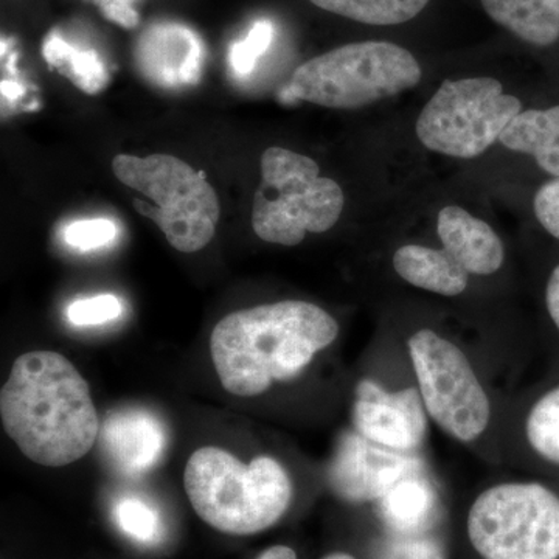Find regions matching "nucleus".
I'll return each instance as SVG.
<instances>
[{
  "label": "nucleus",
  "mask_w": 559,
  "mask_h": 559,
  "mask_svg": "<svg viewBox=\"0 0 559 559\" xmlns=\"http://www.w3.org/2000/svg\"><path fill=\"white\" fill-rule=\"evenodd\" d=\"M7 436L38 465L61 468L83 459L100 436V419L83 374L50 349L14 360L0 392Z\"/></svg>",
  "instance_id": "f257e3e1"
},
{
  "label": "nucleus",
  "mask_w": 559,
  "mask_h": 559,
  "mask_svg": "<svg viewBox=\"0 0 559 559\" xmlns=\"http://www.w3.org/2000/svg\"><path fill=\"white\" fill-rule=\"evenodd\" d=\"M340 336V323L318 305L283 300L231 312L210 337L213 366L235 396L263 395L290 381Z\"/></svg>",
  "instance_id": "f03ea898"
},
{
  "label": "nucleus",
  "mask_w": 559,
  "mask_h": 559,
  "mask_svg": "<svg viewBox=\"0 0 559 559\" xmlns=\"http://www.w3.org/2000/svg\"><path fill=\"white\" fill-rule=\"evenodd\" d=\"M183 487L193 510L227 535H255L277 524L293 502V481L277 460L260 455L249 465L215 447L194 451Z\"/></svg>",
  "instance_id": "7ed1b4c3"
},
{
  "label": "nucleus",
  "mask_w": 559,
  "mask_h": 559,
  "mask_svg": "<svg viewBox=\"0 0 559 559\" xmlns=\"http://www.w3.org/2000/svg\"><path fill=\"white\" fill-rule=\"evenodd\" d=\"M421 76V66L409 50L364 40L304 62L280 97L330 109H359L412 90Z\"/></svg>",
  "instance_id": "20e7f679"
},
{
  "label": "nucleus",
  "mask_w": 559,
  "mask_h": 559,
  "mask_svg": "<svg viewBox=\"0 0 559 559\" xmlns=\"http://www.w3.org/2000/svg\"><path fill=\"white\" fill-rule=\"evenodd\" d=\"M344 204L340 183L320 176L311 157L280 146L264 151L252 210V227L260 240L293 248L307 234L333 229Z\"/></svg>",
  "instance_id": "39448f33"
},
{
  "label": "nucleus",
  "mask_w": 559,
  "mask_h": 559,
  "mask_svg": "<svg viewBox=\"0 0 559 559\" xmlns=\"http://www.w3.org/2000/svg\"><path fill=\"white\" fill-rule=\"evenodd\" d=\"M112 171L121 183L154 202L132 200V205L140 215L154 221L179 252H198L215 237L218 194L187 162L168 154H120L112 160Z\"/></svg>",
  "instance_id": "423d86ee"
},
{
  "label": "nucleus",
  "mask_w": 559,
  "mask_h": 559,
  "mask_svg": "<svg viewBox=\"0 0 559 559\" xmlns=\"http://www.w3.org/2000/svg\"><path fill=\"white\" fill-rule=\"evenodd\" d=\"M468 536L485 559H558L559 496L535 481L485 489L471 507Z\"/></svg>",
  "instance_id": "0eeeda50"
},
{
  "label": "nucleus",
  "mask_w": 559,
  "mask_h": 559,
  "mask_svg": "<svg viewBox=\"0 0 559 559\" xmlns=\"http://www.w3.org/2000/svg\"><path fill=\"white\" fill-rule=\"evenodd\" d=\"M521 110L520 98L503 94L496 79L447 80L426 103L415 130L429 151L474 159L498 142Z\"/></svg>",
  "instance_id": "6e6552de"
},
{
  "label": "nucleus",
  "mask_w": 559,
  "mask_h": 559,
  "mask_svg": "<svg viewBox=\"0 0 559 559\" xmlns=\"http://www.w3.org/2000/svg\"><path fill=\"white\" fill-rule=\"evenodd\" d=\"M407 347L428 417L462 443L480 439L491 419V403L468 356L429 329L412 334Z\"/></svg>",
  "instance_id": "1a4fd4ad"
},
{
  "label": "nucleus",
  "mask_w": 559,
  "mask_h": 559,
  "mask_svg": "<svg viewBox=\"0 0 559 559\" xmlns=\"http://www.w3.org/2000/svg\"><path fill=\"white\" fill-rule=\"evenodd\" d=\"M355 432L385 450L407 454L418 450L428 433V412L418 389L390 393L362 380L353 404Z\"/></svg>",
  "instance_id": "9d476101"
},
{
  "label": "nucleus",
  "mask_w": 559,
  "mask_h": 559,
  "mask_svg": "<svg viewBox=\"0 0 559 559\" xmlns=\"http://www.w3.org/2000/svg\"><path fill=\"white\" fill-rule=\"evenodd\" d=\"M404 454L385 450L360 437L345 433L329 471L334 495L352 503L380 500L407 477L409 462Z\"/></svg>",
  "instance_id": "9b49d317"
},
{
  "label": "nucleus",
  "mask_w": 559,
  "mask_h": 559,
  "mask_svg": "<svg viewBox=\"0 0 559 559\" xmlns=\"http://www.w3.org/2000/svg\"><path fill=\"white\" fill-rule=\"evenodd\" d=\"M204 57L200 36L178 22L150 25L135 44L140 72L165 90L194 86L201 79Z\"/></svg>",
  "instance_id": "f8f14e48"
},
{
  "label": "nucleus",
  "mask_w": 559,
  "mask_h": 559,
  "mask_svg": "<svg viewBox=\"0 0 559 559\" xmlns=\"http://www.w3.org/2000/svg\"><path fill=\"white\" fill-rule=\"evenodd\" d=\"M103 447L123 473L142 474L156 465L167 447V430L143 409L112 412L100 429Z\"/></svg>",
  "instance_id": "ddd939ff"
},
{
  "label": "nucleus",
  "mask_w": 559,
  "mask_h": 559,
  "mask_svg": "<svg viewBox=\"0 0 559 559\" xmlns=\"http://www.w3.org/2000/svg\"><path fill=\"white\" fill-rule=\"evenodd\" d=\"M437 234L448 250L469 275H492L502 267L506 248L485 221L459 205L441 209Z\"/></svg>",
  "instance_id": "4468645a"
},
{
  "label": "nucleus",
  "mask_w": 559,
  "mask_h": 559,
  "mask_svg": "<svg viewBox=\"0 0 559 559\" xmlns=\"http://www.w3.org/2000/svg\"><path fill=\"white\" fill-rule=\"evenodd\" d=\"M393 267L404 282L439 296L457 297L468 288V272L444 249L403 246L393 255Z\"/></svg>",
  "instance_id": "2eb2a0df"
},
{
  "label": "nucleus",
  "mask_w": 559,
  "mask_h": 559,
  "mask_svg": "<svg viewBox=\"0 0 559 559\" xmlns=\"http://www.w3.org/2000/svg\"><path fill=\"white\" fill-rule=\"evenodd\" d=\"M499 142L514 153L527 154L546 175L559 178V105L522 109Z\"/></svg>",
  "instance_id": "dca6fc26"
},
{
  "label": "nucleus",
  "mask_w": 559,
  "mask_h": 559,
  "mask_svg": "<svg viewBox=\"0 0 559 559\" xmlns=\"http://www.w3.org/2000/svg\"><path fill=\"white\" fill-rule=\"evenodd\" d=\"M496 24L536 47L559 40V0H480Z\"/></svg>",
  "instance_id": "f3484780"
},
{
  "label": "nucleus",
  "mask_w": 559,
  "mask_h": 559,
  "mask_svg": "<svg viewBox=\"0 0 559 559\" xmlns=\"http://www.w3.org/2000/svg\"><path fill=\"white\" fill-rule=\"evenodd\" d=\"M380 502L382 518L401 536L423 535L436 516L432 488L415 477L401 479Z\"/></svg>",
  "instance_id": "a211bd4d"
},
{
  "label": "nucleus",
  "mask_w": 559,
  "mask_h": 559,
  "mask_svg": "<svg viewBox=\"0 0 559 559\" xmlns=\"http://www.w3.org/2000/svg\"><path fill=\"white\" fill-rule=\"evenodd\" d=\"M43 55L50 68L72 81L86 94H98L108 83V70L95 50H83L62 39L58 32L47 35Z\"/></svg>",
  "instance_id": "6ab92c4d"
},
{
  "label": "nucleus",
  "mask_w": 559,
  "mask_h": 559,
  "mask_svg": "<svg viewBox=\"0 0 559 559\" xmlns=\"http://www.w3.org/2000/svg\"><path fill=\"white\" fill-rule=\"evenodd\" d=\"M319 9L369 25H399L418 16L429 0H310Z\"/></svg>",
  "instance_id": "aec40b11"
},
{
  "label": "nucleus",
  "mask_w": 559,
  "mask_h": 559,
  "mask_svg": "<svg viewBox=\"0 0 559 559\" xmlns=\"http://www.w3.org/2000/svg\"><path fill=\"white\" fill-rule=\"evenodd\" d=\"M525 433L536 454L559 465V385L536 401L525 421Z\"/></svg>",
  "instance_id": "412c9836"
},
{
  "label": "nucleus",
  "mask_w": 559,
  "mask_h": 559,
  "mask_svg": "<svg viewBox=\"0 0 559 559\" xmlns=\"http://www.w3.org/2000/svg\"><path fill=\"white\" fill-rule=\"evenodd\" d=\"M117 524L121 532L142 544L156 543L160 536V518L157 511L139 498L121 499L116 507Z\"/></svg>",
  "instance_id": "4be33fe9"
},
{
  "label": "nucleus",
  "mask_w": 559,
  "mask_h": 559,
  "mask_svg": "<svg viewBox=\"0 0 559 559\" xmlns=\"http://www.w3.org/2000/svg\"><path fill=\"white\" fill-rule=\"evenodd\" d=\"M272 39H274L272 22L266 20L255 22L246 38L230 47L229 66L234 75L240 79L250 75L257 62L270 49Z\"/></svg>",
  "instance_id": "5701e85b"
},
{
  "label": "nucleus",
  "mask_w": 559,
  "mask_h": 559,
  "mask_svg": "<svg viewBox=\"0 0 559 559\" xmlns=\"http://www.w3.org/2000/svg\"><path fill=\"white\" fill-rule=\"evenodd\" d=\"M123 314V304L112 294L86 297L72 301L68 307V319L75 326H100Z\"/></svg>",
  "instance_id": "b1692460"
},
{
  "label": "nucleus",
  "mask_w": 559,
  "mask_h": 559,
  "mask_svg": "<svg viewBox=\"0 0 559 559\" xmlns=\"http://www.w3.org/2000/svg\"><path fill=\"white\" fill-rule=\"evenodd\" d=\"M66 245L80 252L106 248L117 238V226L110 219H80L64 227Z\"/></svg>",
  "instance_id": "393cba45"
},
{
  "label": "nucleus",
  "mask_w": 559,
  "mask_h": 559,
  "mask_svg": "<svg viewBox=\"0 0 559 559\" xmlns=\"http://www.w3.org/2000/svg\"><path fill=\"white\" fill-rule=\"evenodd\" d=\"M533 212L540 227L559 241V178L539 187L533 198Z\"/></svg>",
  "instance_id": "a878e982"
},
{
  "label": "nucleus",
  "mask_w": 559,
  "mask_h": 559,
  "mask_svg": "<svg viewBox=\"0 0 559 559\" xmlns=\"http://www.w3.org/2000/svg\"><path fill=\"white\" fill-rule=\"evenodd\" d=\"M401 559H447L439 540L426 535L401 536L390 547Z\"/></svg>",
  "instance_id": "bb28decb"
},
{
  "label": "nucleus",
  "mask_w": 559,
  "mask_h": 559,
  "mask_svg": "<svg viewBox=\"0 0 559 559\" xmlns=\"http://www.w3.org/2000/svg\"><path fill=\"white\" fill-rule=\"evenodd\" d=\"M105 17L124 28H134L139 24V13L135 10L138 0H92Z\"/></svg>",
  "instance_id": "cd10ccee"
},
{
  "label": "nucleus",
  "mask_w": 559,
  "mask_h": 559,
  "mask_svg": "<svg viewBox=\"0 0 559 559\" xmlns=\"http://www.w3.org/2000/svg\"><path fill=\"white\" fill-rule=\"evenodd\" d=\"M546 307L551 322L559 331V264L551 271L546 285Z\"/></svg>",
  "instance_id": "c85d7f7f"
},
{
  "label": "nucleus",
  "mask_w": 559,
  "mask_h": 559,
  "mask_svg": "<svg viewBox=\"0 0 559 559\" xmlns=\"http://www.w3.org/2000/svg\"><path fill=\"white\" fill-rule=\"evenodd\" d=\"M257 559H299L296 551L286 546H274L263 551Z\"/></svg>",
  "instance_id": "c756f323"
},
{
  "label": "nucleus",
  "mask_w": 559,
  "mask_h": 559,
  "mask_svg": "<svg viewBox=\"0 0 559 559\" xmlns=\"http://www.w3.org/2000/svg\"><path fill=\"white\" fill-rule=\"evenodd\" d=\"M323 559H356L355 557H352V555L344 554V551H336V554H331L329 557H325Z\"/></svg>",
  "instance_id": "7c9ffc66"
},
{
  "label": "nucleus",
  "mask_w": 559,
  "mask_h": 559,
  "mask_svg": "<svg viewBox=\"0 0 559 559\" xmlns=\"http://www.w3.org/2000/svg\"><path fill=\"white\" fill-rule=\"evenodd\" d=\"M382 559H401V558L399 557V555H396V554H395V551H393L392 549H390V550L388 551V554H385V557H384V558H382Z\"/></svg>",
  "instance_id": "2f4dec72"
}]
</instances>
